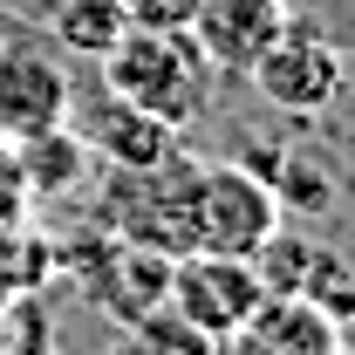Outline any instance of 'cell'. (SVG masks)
Listing matches in <instances>:
<instances>
[{
  "label": "cell",
  "mask_w": 355,
  "mask_h": 355,
  "mask_svg": "<svg viewBox=\"0 0 355 355\" xmlns=\"http://www.w3.org/2000/svg\"><path fill=\"white\" fill-rule=\"evenodd\" d=\"M116 14L130 28H191L198 0H116Z\"/></svg>",
  "instance_id": "cell-17"
},
{
  "label": "cell",
  "mask_w": 355,
  "mask_h": 355,
  "mask_svg": "<svg viewBox=\"0 0 355 355\" xmlns=\"http://www.w3.org/2000/svg\"><path fill=\"white\" fill-rule=\"evenodd\" d=\"M35 205H28V184H21V157H14V144L0 137V225L28 219Z\"/></svg>",
  "instance_id": "cell-18"
},
{
  "label": "cell",
  "mask_w": 355,
  "mask_h": 355,
  "mask_svg": "<svg viewBox=\"0 0 355 355\" xmlns=\"http://www.w3.org/2000/svg\"><path fill=\"white\" fill-rule=\"evenodd\" d=\"M76 110V89L62 55L42 42H0V137L21 144V137L62 130Z\"/></svg>",
  "instance_id": "cell-6"
},
{
  "label": "cell",
  "mask_w": 355,
  "mask_h": 355,
  "mask_svg": "<svg viewBox=\"0 0 355 355\" xmlns=\"http://www.w3.org/2000/svg\"><path fill=\"white\" fill-rule=\"evenodd\" d=\"M110 355H219V342L198 335L191 321H178L171 308H157V314H144V321H130Z\"/></svg>",
  "instance_id": "cell-13"
},
{
  "label": "cell",
  "mask_w": 355,
  "mask_h": 355,
  "mask_svg": "<svg viewBox=\"0 0 355 355\" xmlns=\"http://www.w3.org/2000/svg\"><path fill=\"white\" fill-rule=\"evenodd\" d=\"M123 28L130 21L116 14V0H55L48 7V35H55V48H69V55H103Z\"/></svg>",
  "instance_id": "cell-11"
},
{
  "label": "cell",
  "mask_w": 355,
  "mask_h": 355,
  "mask_svg": "<svg viewBox=\"0 0 355 355\" xmlns=\"http://www.w3.org/2000/svg\"><path fill=\"white\" fill-rule=\"evenodd\" d=\"M219 355H342V328L301 294H260V308L219 342Z\"/></svg>",
  "instance_id": "cell-7"
},
{
  "label": "cell",
  "mask_w": 355,
  "mask_h": 355,
  "mask_svg": "<svg viewBox=\"0 0 355 355\" xmlns=\"http://www.w3.org/2000/svg\"><path fill=\"white\" fill-rule=\"evenodd\" d=\"M69 130L89 144V157L103 164V171H123V164H157V157H171L178 150V130H164L157 116H144L130 110L123 96H96L89 110H69Z\"/></svg>",
  "instance_id": "cell-8"
},
{
  "label": "cell",
  "mask_w": 355,
  "mask_h": 355,
  "mask_svg": "<svg viewBox=\"0 0 355 355\" xmlns=\"http://www.w3.org/2000/svg\"><path fill=\"white\" fill-rule=\"evenodd\" d=\"M314 246H321V239H308V232H294V225L280 219L266 232V246L253 253L260 294H301V280H308V266H314Z\"/></svg>",
  "instance_id": "cell-14"
},
{
  "label": "cell",
  "mask_w": 355,
  "mask_h": 355,
  "mask_svg": "<svg viewBox=\"0 0 355 355\" xmlns=\"http://www.w3.org/2000/svg\"><path fill=\"white\" fill-rule=\"evenodd\" d=\"M14 157H21V184H28V205H48V198H69L89 171H96V157H89V144L69 123L62 130H42V137H21L14 144Z\"/></svg>",
  "instance_id": "cell-10"
},
{
  "label": "cell",
  "mask_w": 355,
  "mask_h": 355,
  "mask_svg": "<svg viewBox=\"0 0 355 355\" xmlns=\"http://www.w3.org/2000/svg\"><path fill=\"white\" fill-rule=\"evenodd\" d=\"M96 62H103V89L157 116L164 130L198 123V110L212 103V76H219L205 48L191 42V28H123Z\"/></svg>",
  "instance_id": "cell-1"
},
{
  "label": "cell",
  "mask_w": 355,
  "mask_h": 355,
  "mask_svg": "<svg viewBox=\"0 0 355 355\" xmlns=\"http://www.w3.org/2000/svg\"><path fill=\"white\" fill-rule=\"evenodd\" d=\"M7 308H14V301H0V342H7Z\"/></svg>",
  "instance_id": "cell-19"
},
{
  "label": "cell",
  "mask_w": 355,
  "mask_h": 355,
  "mask_svg": "<svg viewBox=\"0 0 355 355\" xmlns=\"http://www.w3.org/2000/svg\"><path fill=\"white\" fill-rule=\"evenodd\" d=\"M191 178L198 157H157V164H123L103 178L96 191V232L123 239V246H150V253H191Z\"/></svg>",
  "instance_id": "cell-2"
},
{
  "label": "cell",
  "mask_w": 355,
  "mask_h": 355,
  "mask_svg": "<svg viewBox=\"0 0 355 355\" xmlns=\"http://www.w3.org/2000/svg\"><path fill=\"white\" fill-rule=\"evenodd\" d=\"M301 301H314L335 328H355V266L342 260V253H328V246H314V266H308V280H301Z\"/></svg>",
  "instance_id": "cell-15"
},
{
  "label": "cell",
  "mask_w": 355,
  "mask_h": 355,
  "mask_svg": "<svg viewBox=\"0 0 355 355\" xmlns=\"http://www.w3.org/2000/svg\"><path fill=\"white\" fill-rule=\"evenodd\" d=\"M246 76H253V89H260L273 110H294V116H314V110H328L335 96H342V48L321 42L314 28H280L273 42L246 62Z\"/></svg>",
  "instance_id": "cell-4"
},
{
  "label": "cell",
  "mask_w": 355,
  "mask_h": 355,
  "mask_svg": "<svg viewBox=\"0 0 355 355\" xmlns=\"http://www.w3.org/2000/svg\"><path fill=\"white\" fill-rule=\"evenodd\" d=\"M280 219H287V205L253 164H198L191 178V246L198 253L253 260Z\"/></svg>",
  "instance_id": "cell-3"
},
{
  "label": "cell",
  "mask_w": 355,
  "mask_h": 355,
  "mask_svg": "<svg viewBox=\"0 0 355 355\" xmlns=\"http://www.w3.org/2000/svg\"><path fill=\"white\" fill-rule=\"evenodd\" d=\"M48 273H55V239H42L28 219L0 225V301H14V294H42Z\"/></svg>",
  "instance_id": "cell-12"
},
{
  "label": "cell",
  "mask_w": 355,
  "mask_h": 355,
  "mask_svg": "<svg viewBox=\"0 0 355 355\" xmlns=\"http://www.w3.org/2000/svg\"><path fill=\"white\" fill-rule=\"evenodd\" d=\"M164 308L178 321H191L198 335H212L225 342L246 314L260 308V273L253 260H232V253H178L171 260V294H164Z\"/></svg>",
  "instance_id": "cell-5"
},
{
  "label": "cell",
  "mask_w": 355,
  "mask_h": 355,
  "mask_svg": "<svg viewBox=\"0 0 355 355\" xmlns=\"http://www.w3.org/2000/svg\"><path fill=\"white\" fill-rule=\"evenodd\" d=\"M0 355H55V328H48L42 294H14V308H7V342H0Z\"/></svg>",
  "instance_id": "cell-16"
},
{
  "label": "cell",
  "mask_w": 355,
  "mask_h": 355,
  "mask_svg": "<svg viewBox=\"0 0 355 355\" xmlns=\"http://www.w3.org/2000/svg\"><path fill=\"white\" fill-rule=\"evenodd\" d=\"M287 28V0H198L191 14V42L205 48L212 69H239Z\"/></svg>",
  "instance_id": "cell-9"
}]
</instances>
